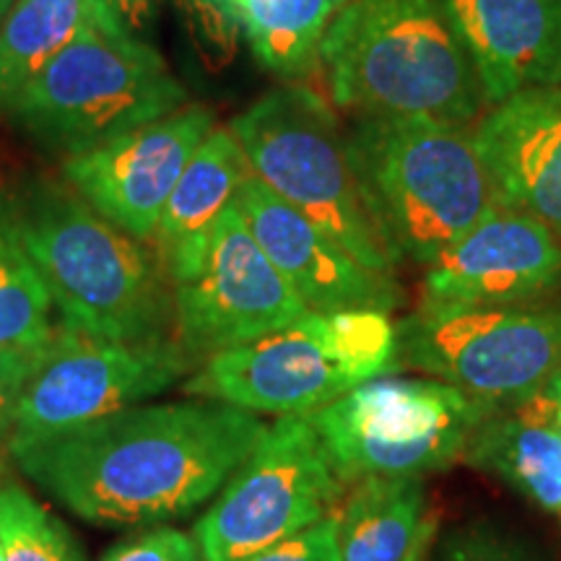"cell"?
I'll list each match as a JSON object with an SVG mask.
<instances>
[{
  "label": "cell",
  "mask_w": 561,
  "mask_h": 561,
  "mask_svg": "<svg viewBox=\"0 0 561 561\" xmlns=\"http://www.w3.org/2000/svg\"><path fill=\"white\" fill-rule=\"evenodd\" d=\"M0 546L5 561H87L68 525L16 481H0Z\"/></svg>",
  "instance_id": "cb8c5ba5"
},
{
  "label": "cell",
  "mask_w": 561,
  "mask_h": 561,
  "mask_svg": "<svg viewBox=\"0 0 561 561\" xmlns=\"http://www.w3.org/2000/svg\"><path fill=\"white\" fill-rule=\"evenodd\" d=\"M237 16L263 68L301 79L320 66L328 26L346 0H234Z\"/></svg>",
  "instance_id": "7402d4cb"
},
{
  "label": "cell",
  "mask_w": 561,
  "mask_h": 561,
  "mask_svg": "<svg viewBox=\"0 0 561 561\" xmlns=\"http://www.w3.org/2000/svg\"><path fill=\"white\" fill-rule=\"evenodd\" d=\"M37 351L0 346V455L9 453L21 392L30 380Z\"/></svg>",
  "instance_id": "83f0119b"
},
{
  "label": "cell",
  "mask_w": 561,
  "mask_h": 561,
  "mask_svg": "<svg viewBox=\"0 0 561 561\" xmlns=\"http://www.w3.org/2000/svg\"><path fill=\"white\" fill-rule=\"evenodd\" d=\"M244 561H341L339 512Z\"/></svg>",
  "instance_id": "4316f807"
},
{
  "label": "cell",
  "mask_w": 561,
  "mask_h": 561,
  "mask_svg": "<svg viewBox=\"0 0 561 561\" xmlns=\"http://www.w3.org/2000/svg\"><path fill=\"white\" fill-rule=\"evenodd\" d=\"M9 198L62 328L121 343L174 339L172 280L157 250L104 219L68 180L39 174Z\"/></svg>",
  "instance_id": "7a4b0ae2"
},
{
  "label": "cell",
  "mask_w": 561,
  "mask_h": 561,
  "mask_svg": "<svg viewBox=\"0 0 561 561\" xmlns=\"http://www.w3.org/2000/svg\"><path fill=\"white\" fill-rule=\"evenodd\" d=\"M174 341L195 362L284 331L307 305L268 261L237 203L208 229L198 261L172 278Z\"/></svg>",
  "instance_id": "7c38bea8"
},
{
  "label": "cell",
  "mask_w": 561,
  "mask_h": 561,
  "mask_svg": "<svg viewBox=\"0 0 561 561\" xmlns=\"http://www.w3.org/2000/svg\"><path fill=\"white\" fill-rule=\"evenodd\" d=\"M479 73L489 107L561 87V0H434Z\"/></svg>",
  "instance_id": "e0dca14e"
},
{
  "label": "cell",
  "mask_w": 561,
  "mask_h": 561,
  "mask_svg": "<svg viewBox=\"0 0 561 561\" xmlns=\"http://www.w3.org/2000/svg\"><path fill=\"white\" fill-rule=\"evenodd\" d=\"M268 261L289 280L310 312H396L403 289L396 276L369 271L310 219L280 201L255 174L234 198Z\"/></svg>",
  "instance_id": "9a60e30c"
},
{
  "label": "cell",
  "mask_w": 561,
  "mask_h": 561,
  "mask_svg": "<svg viewBox=\"0 0 561 561\" xmlns=\"http://www.w3.org/2000/svg\"><path fill=\"white\" fill-rule=\"evenodd\" d=\"M0 561H5V559H3V546H0Z\"/></svg>",
  "instance_id": "836d02e7"
},
{
  "label": "cell",
  "mask_w": 561,
  "mask_h": 561,
  "mask_svg": "<svg viewBox=\"0 0 561 561\" xmlns=\"http://www.w3.org/2000/svg\"><path fill=\"white\" fill-rule=\"evenodd\" d=\"M346 483L305 416H278L193 525L206 561H244L339 512Z\"/></svg>",
  "instance_id": "30bf717a"
},
{
  "label": "cell",
  "mask_w": 561,
  "mask_h": 561,
  "mask_svg": "<svg viewBox=\"0 0 561 561\" xmlns=\"http://www.w3.org/2000/svg\"><path fill=\"white\" fill-rule=\"evenodd\" d=\"M546 398H549V401H553L557 405H561V364H559V369H557V375L551 377V382H549V388H546V392H543Z\"/></svg>",
  "instance_id": "4dcf8cb0"
},
{
  "label": "cell",
  "mask_w": 561,
  "mask_h": 561,
  "mask_svg": "<svg viewBox=\"0 0 561 561\" xmlns=\"http://www.w3.org/2000/svg\"><path fill=\"white\" fill-rule=\"evenodd\" d=\"M398 364L486 409L543 396L561 364V299L510 307L426 305L396 322Z\"/></svg>",
  "instance_id": "ba28073f"
},
{
  "label": "cell",
  "mask_w": 561,
  "mask_h": 561,
  "mask_svg": "<svg viewBox=\"0 0 561 561\" xmlns=\"http://www.w3.org/2000/svg\"><path fill=\"white\" fill-rule=\"evenodd\" d=\"M91 0H16L0 26V115L83 32Z\"/></svg>",
  "instance_id": "44dd1931"
},
{
  "label": "cell",
  "mask_w": 561,
  "mask_h": 561,
  "mask_svg": "<svg viewBox=\"0 0 561 561\" xmlns=\"http://www.w3.org/2000/svg\"><path fill=\"white\" fill-rule=\"evenodd\" d=\"M346 138L364 206L401 265L426 268L500 206L468 125L356 115Z\"/></svg>",
  "instance_id": "277c9868"
},
{
  "label": "cell",
  "mask_w": 561,
  "mask_h": 561,
  "mask_svg": "<svg viewBox=\"0 0 561 561\" xmlns=\"http://www.w3.org/2000/svg\"><path fill=\"white\" fill-rule=\"evenodd\" d=\"M203 5H208L210 11L219 13L221 19H227L229 24H240V16H237V3L234 0H201Z\"/></svg>",
  "instance_id": "f546056e"
},
{
  "label": "cell",
  "mask_w": 561,
  "mask_h": 561,
  "mask_svg": "<svg viewBox=\"0 0 561 561\" xmlns=\"http://www.w3.org/2000/svg\"><path fill=\"white\" fill-rule=\"evenodd\" d=\"M13 3H16V0H0V26H3V21L9 16Z\"/></svg>",
  "instance_id": "1f68e13d"
},
{
  "label": "cell",
  "mask_w": 561,
  "mask_h": 561,
  "mask_svg": "<svg viewBox=\"0 0 561 561\" xmlns=\"http://www.w3.org/2000/svg\"><path fill=\"white\" fill-rule=\"evenodd\" d=\"M214 128V110L185 104L161 121L68 157L62 180L115 227L140 242H153L180 174Z\"/></svg>",
  "instance_id": "4fadbf2b"
},
{
  "label": "cell",
  "mask_w": 561,
  "mask_h": 561,
  "mask_svg": "<svg viewBox=\"0 0 561 561\" xmlns=\"http://www.w3.org/2000/svg\"><path fill=\"white\" fill-rule=\"evenodd\" d=\"M462 462L494 476L533 507L561 517V432L546 396L491 411L476 426Z\"/></svg>",
  "instance_id": "ac0fdd59"
},
{
  "label": "cell",
  "mask_w": 561,
  "mask_h": 561,
  "mask_svg": "<svg viewBox=\"0 0 561 561\" xmlns=\"http://www.w3.org/2000/svg\"><path fill=\"white\" fill-rule=\"evenodd\" d=\"M53 299L21 242L11 198L0 193V346L39 351L53 339Z\"/></svg>",
  "instance_id": "603a6c76"
},
{
  "label": "cell",
  "mask_w": 561,
  "mask_h": 561,
  "mask_svg": "<svg viewBox=\"0 0 561 561\" xmlns=\"http://www.w3.org/2000/svg\"><path fill=\"white\" fill-rule=\"evenodd\" d=\"M561 291V240L523 210L496 206L424 268L421 301L510 307Z\"/></svg>",
  "instance_id": "5bb4252c"
},
{
  "label": "cell",
  "mask_w": 561,
  "mask_h": 561,
  "mask_svg": "<svg viewBox=\"0 0 561 561\" xmlns=\"http://www.w3.org/2000/svg\"><path fill=\"white\" fill-rule=\"evenodd\" d=\"M549 405H551V419H553V424H557V430L561 432V405H557L553 401H549Z\"/></svg>",
  "instance_id": "d6a6232c"
},
{
  "label": "cell",
  "mask_w": 561,
  "mask_h": 561,
  "mask_svg": "<svg viewBox=\"0 0 561 561\" xmlns=\"http://www.w3.org/2000/svg\"><path fill=\"white\" fill-rule=\"evenodd\" d=\"M229 130L240 140L250 172L280 201L369 271L396 276L401 263L364 206L346 130L318 91L301 83L271 89L240 112Z\"/></svg>",
  "instance_id": "52a82bcc"
},
{
  "label": "cell",
  "mask_w": 561,
  "mask_h": 561,
  "mask_svg": "<svg viewBox=\"0 0 561 561\" xmlns=\"http://www.w3.org/2000/svg\"><path fill=\"white\" fill-rule=\"evenodd\" d=\"M94 3L121 30L140 37L144 32H149L159 0H94Z\"/></svg>",
  "instance_id": "f1b7e54d"
},
{
  "label": "cell",
  "mask_w": 561,
  "mask_h": 561,
  "mask_svg": "<svg viewBox=\"0 0 561 561\" xmlns=\"http://www.w3.org/2000/svg\"><path fill=\"white\" fill-rule=\"evenodd\" d=\"M250 161L229 128H214L198 146L161 214L153 250L170 280L198 261L208 229L250 178Z\"/></svg>",
  "instance_id": "ffe728a7"
},
{
  "label": "cell",
  "mask_w": 561,
  "mask_h": 561,
  "mask_svg": "<svg viewBox=\"0 0 561 561\" xmlns=\"http://www.w3.org/2000/svg\"><path fill=\"white\" fill-rule=\"evenodd\" d=\"M430 561H541V557L502 525L471 520L447 533L434 546Z\"/></svg>",
  "instance_id": "d4e9b609"
},
{
  "label": "cell",
  "mask_w": 561,
  "mask_h": 561,
  "mask_svg": "<svg viewBox=\"0 0 561 561\" xmlns=\"http://www.w3.org/2000/svg\"><path fill=\"white\" fill-rule=\"evenodd\" d=\"M268 432L237 405H133L79 430L11 445L19 471L96 528H157L214 500Z\"/></svg>",
  "instance_id": "6da1fadb"
},
{
  "label": "cell",
  "mask_w": 561,
  "mask_h": 561,
  "mask_svg": "<svg viewBox=\"0 0 561 561\" xmlns=\"http://www.w3.org/2000/svg\"><path fill=\"white\" fill-rule=\"evenodd\" d=\"M491 413L432 377H377L314 411L310 424L348 486L364 479H426L462 460Z\"/></svg>",
  "instance_id": "9c48e42d"
},
{
  "label": "cell",
  "mask_w": 561,
  "mask_h": 561,
  "mask_svg": "<svg viewBox=\"0 0 561 561\" xmlns=\"http://www.w3.org/2000/svg\"><path fill=\"white\" fill-rule=\"evenodd\" d=\"M473 146L496 203L536 216L561 240V87L491 104L476 121Z\"/></svg>",
  "instance_id": "2e32d148"
},
{
  "label": "cell",
  "mask_w": 561,
  "mask_h": 561,
  "mask_svg": "<svg viewBox=\"0 0 561 561\" xmlns=\"http://www.w3.org/2000/svg\"><path fill=\"white\" fill-rule=\"evenodd\" d=\"M398 371V331L388 312H307L284 331L208 356L182 392L257 416H312Z\"/></svg>",
  "instance_id": "5b68a950"
},
{
  "label": "cell",
  "mask_w": 561,
  "mask_h": 561,
  "mask_svg": "<svg viewBox=\"0 0 561 561\" xmlns=\"http://www.w3.org/2000/svg\"><path fill=\"white\" fill-rule=\"evenodd\" d=\"M91 19L11 104V123L53 153L91 151L185 107L187 91L149 42L91 0Z\"/></svg>",
  "instance_id": "8992f818"
},
{
  "label": "cell",
  "mask_w": 561,
  "mask_h": 561,
  "mask_svg": "<svg viewBox=\"0 0 561 561\" xmlns=\"http://www.w3.org/2000/svg\"><path fill=\"white\" fill-rule=\"evenodd\" d=\"M195 367L198 362L174 339L121 343L58 322L53 339L37 351L9 447L79 430L151 401Z\"/></svg>",
  "instance_id": "8fae6325"
},
{
  "label": "cell",
  "mask_w": 561,
  "mask_h": 561,
  "mask_svg": "<svg viewBox=\"0 0 561 561\" xmlns=\"http://www.w3.org/2000/svg\"><path fill=\"white\" fill-rule=\"evenodd\" d=\"M439 517L426 479H364L339 507L341 561H430Z\"/></svg>",
  "instance_id": "d6986e66"
},
{
  "label": "cell",
  "mask_w": 561,
  "mask_h": 561,
  "mask_svg": "<svg viewBox=\"0 0 561 561\" xmlns=\"http://www.w3.org/2000/svg\"><path fill=\"white\" fill-rule=\"evenodd\" d=\"M333 104L356 115L471 125L489 102L434 0H346L320 47Z\"/></svg>",
  "instance_id": "3957f363"
},
{
  "label": "cell",
  "mask_w": 561,
  "mask_h": 561,
  "mask_svg": "<svg viewBox=\"0 0 561 561\" xmlns=\"http://www.w3.org/2000/svg\"><path fill=\"white\" fill-rule=\"evenodd\" d=\"M102 561H206L193 533L172 525L140 530L104 553Z\"/></svg>",
  "instance_id": "484cf974"
}]
</instances>
